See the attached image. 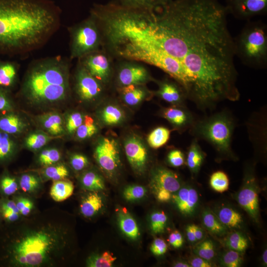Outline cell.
Returning a JSON list of instances; mask_svg holds the SVG:
<instances>
[{
  "instance_id": "484cf974",
  "label": "cell",
  "mask_w": 267,
  "mask_h": 267,
  "mask_svg": "<svg viewBox=\"0 0 267 267\" xmlns=\"http://www.w3.org/2000/svg\"><path fill=\"white\" fill-rule=\"evenodd\" d=\"M102 197L96 192L89 193L80 205L82 214L86 217H91L96 214L103 207Z\"/></svg>"
},
{
  "instance_id": "cb8c5ba5",
  "label": "cell",
  "mask_w": 267,
  "mask_h": 267,
  "mask_svg": "<svg viewBox=\"0 0 267 267\" xmlns=\"http://www.w3.org/2000/svg\"><path fill=\"white\" fill-rule=\"evenodd\" d=\"M119 225L122 232L128 238L136 239L139 235L136 221L126 209H123L118 213Z\"/></svg>"
},
{
  "instance_id": "9f6ffc18",
  "label": "cell",
  "mask_w": 267,
  "mask_h": 267,
  "mask_svg": "<svg viewBox=\"0 0 267 267\" xmlns=\"http://www.w3.org/2000/svg\"><path fill=\"white\" fill-rule=\"evenodd\" d=\"M2 213L4 218L9 222L17 221L20 215L19 213L9 210H2Z\"/></svg>"
},
{
  "instance_id": "ab89813d",
  "label": "cell",
  "mask_w": 267,
  "mask_h": 267,
  "mask_svg": "<svg viewBox=\"0 0 267 267\" xmlns=\"http://www.w3.org/2000/svg\"><path fill=\"white\" fill-rule=\"evenodd\" d=\"M15 143L9 134L0 131V160L10 157L14 152Z\"/></svg>"
},
{
  "instance_id": "ffe728a7",
  "label": "cell",
  "mask_w": 267,
  "mask_h": 267,
  "mask_svg": "<svg viewBox=\"0 0 267 267\" xmlns=\"http://www.w3.org/2000/svg\"><path fill=\"white\" fill-rule=\"evenodd\" d=\"M144 85H132L119 88L121 98L128 105L135 106L139 104L152 94Z\"/></svg>"
},
{
  "instance_id": "2e32d148",
  "label": "cell",
  "mask_w": 267,
  "mask_h": 267,
  "mask_svg": "<svg viewBox=\"0 0 267 267\" xmlns=\"http://www.w3.org/2000/svg\"><path fill=\"white\" fill-rule=\"evenodd\" d=\"M150 185L154 194L163 191L173 194L181 187V182L177 174L166 168L159 167L152 173Z\"/></svg>"
},
{
  "instance_id": "8d00e7d4",
  "label": "cell",
  "mask_w": 267,
  "mask_h": 267,
  "mask_svg": "<svg viewBox=\"0 0 267 267\" xmlns=\"http://www.w3.org/2000/svg\"><path fill=\"white\" fill-rule=\"evenodd\" d=\"M229 178L223 171H217L210 176L209 184L211 187L220 193L226 191L229 187Z\"/></svg>"
},
{
  "instance_id": "e575fe53",
  "label": "cell",
  "mask_w": 267,
  "mask_h": 267,
  "mask_svg": "<svg viewBox=\"0 0 267 267\" xmlns=\"http://www.w3.org/2000/svg\"><path fill=\"white\" fill-rule=\"evenodd\" d=\"M124 4L138 8H148L149 10L160 9L172 0H122Z\"/></svg>"
},
{
  "instance_id": "681fc988",
  "label": "cell",
  "mask_w": 267,
  "mask_h": 267,
  "mask_svg": "<svg viewBox=\"0 0 267 267\" xmlns=\"http://www.w3.org/2000/svg\"><path fill=\"white\" fill-rule=\"evenodd\" d=\"M70 164L75 170L79 171L88 166L89 161L85 155L81 154H75L71 157Z\"/></svg>"
},
{
  "instance_id": "11a10c76",
  "label": "cell",
  "mask_w": 267,
  "mask_h": 267,
  "mask_svg": "<svg viewBox=\"0 0 267 267\" xmlns=\"http://www.w3.org/2000/svg\"><path fill=\"white\" fill-rule=\"evenodd\" d=\"M11 108L10 102L5 90L0 88V111L9 110Z\"/></svg>"
},
{
  "instance_id": "6125c7cd",
  "label": "cell",
  "mask_w": 267,
  "mask_h": 267,
  "mask_svg": "<svg viewBox=\"0 0 267 267\" xmlns=\"http://www.w3.org/2000/svg\"><path fill=\"white\" fill-rule=\"evenodd\" d=\"M267 250L265 249L262 255V261L264 266H267Z\"/></svg>"
},
{
  "instance_id": "db71d44e",
  "label": "cell",
  "mask_w": 267,
  "mask_h": 267,
  "mask_svg": "<svg viewBox=\"0 0 267 267\" xmlns=\"http://www.w3.org/2000/svg\"><path fill=\"white\" fill-rule=\"evenodd\" d=\"M191 267H215L212 261L196 256L192 257L188 262Z\"/></svg>"
},
{
  "instance_id": "4316f807",
  "label": "cell",
  "mask_w": 267,
  "mask_h": 267,
  "mask_svg": "<svg viewBox=\"0 0 267 267\" xmlns=\"http://www.w3.org/2000/svg\"><path fill=\"white\" fill-rule=\"evenodd\" d=\"M26 124L18 115L10 114L0 117V131L9 134L21 133Z\"/></svg>"
},
{
  "instance_id": "6f0895ef",
  "label": "cell",
  "mask_w": 267,
  "mask_h": 267,
  "mask_svg": "<svg viewBox=\"0 0 267 267\" xmlns=\"http://www.w3.org/2000/svg\"><path fill=\"white\" fill-rule=\"evenodd\" d=\"M192 227L197 242H198L205 238V232L200 226L195 224H192Z\"/></svg>"
},
{
  "instance_id": "7402d4cb",
  "label": "cell",
  "mask_w": 267,
  "mask_h": 267,
  "mask_svg": "<svg viewBox=\"0 0 267 267\" xmlns=\"http://www.w3.org/2000/svg\"><path fill=\"white\" fill-rule=\"evenodd\" d=\"M201 222L204 227L217 236L225 235L228 229L221 222L215 213L208 208L205 209L201 214Z\"/></svg>"
},
{
  "instance_id": "d6986e66",
  "label": "cell",
  "mask_w": 267,
  "mask_h": 267,
  "mask_svg": "<svg viewBox=\"0 0 267 267\" xmlns=\"http://www.w3.org/2000/svg\"><path fill=\"white\" fill-rule=\"evenodd\" d=\"M213 212L228 229L239 230L243 228V217L238 211L232 207L222 205L217 207Z\"/></svg>"
},
{
  "instance_id": "60d3db41",
  "label": "cell",
  "mask_w": 267,
  "mask_h": 267,
  "mask_svg": "<svg viewBox=\"0 0 267 267\" xmlns=\"http://www.w3.org/2000/svg\"><path fill=\"white\" fill-rule=\"evenodd\" d=\"M49 140V137L45 134L37 132L30 134L26 139V146L31 149H39L45 145Z\"/></svg>"
},
{
  "instance_id": "277c9868",
  "label": "cell",
  "mask_w": 267,
  "mask_h": 267,
  "mask_svg": "<svg viewBox=\"0 0 267 267\" xmlns=\"http://www.w3.org/2000/svg\"><path fill=\"white\" fill-rule=\"evenodd\" d=\"M70 61L60 55L31 62L21 87V93L36 104L56 103L70 94Z\"/></svg>"
},
{
  "instance_id": "c3c4849f",
  "label": "cell",
  "mask_w": 267,
  "mask_h": 267,
  "mask_svg": "<svg viewBox=\"0 0 267 267\" xmlns=\"http://www.w3.org/2000/svg\"><path fill=\"white\" fill-rule=\"evenodd\" d=\"M1 188L3 193L10 195L14 193L18 189V184L14 178L5 176L1 180Z\"/></svg>"
},
{
  "instance_id": "8fae6325",
  "label": "cell",
  "mask_w": 267,
  "mask_h": 267,
  "mask_svg": "<svg viewBox=\"0 0 267 267\" xmlns=\"http://www.w3.org/2000/svg\"><path fill=\"white\" fill-rule=\"evenodd\" d=\"M78 61L102 85L104 86L109 82L112 66L110 58L104 52L99 50L92 52L79 59Z\"/></svg>"
},
{
  "instance_id": "bcb514c9",
  "label": "cell",
  "mask_w": 267,
  "mask_h": 267,
  "mask_svg": "<svg viewBox=\"0 0 267 267\" xmlns=\"http://www.w3.org/2000/svg\"><path fill=\"white\" fill-rule=\"evenodd\" d=\"M84 117L80 112H74L70 114L67 119L66 129L69 134H73L82 125Z\"/></svg>"
},
{
  "instance_id": "836d02e7",
  "label": "cell",
  "mask_w": 267,
  "mask_h": 267,
  "mask_svg": "<svg viewBox=\"0 0 267 267\" xmlns=\"http://www.w3.org/2000/svg\"><path fill=\"white\" fill-rule=\"evenodd\" d=\"M81 182L84 188L93 191L102 190L105 187L102 178L93 171L85 173L82 177Z\"/></svg>"
},
{
  "instance_id": "74e56055",
  "label": "cell",
  "mask_w": 267,
  "mask_h": 267,
  "mask_svg": "<svg viewBox=\"0 0 267 267\" xmlns=\"http://www.w3.org/2000/svg\"><path fill=\"white\" fill-rule=\"evenodd\" d=\"M97 130L93 119L87 115L84 117L83 123L75 133L78 139H85L94 135L97 133Z\"/></svg>"
},
{
  "instance_id": "f907efd6",
  "label": "cell",
  "mask_w": 267,
  "mask_h": 267,
  "mask_svg": "<svg viewBox=\"0 0 267 267\" xmlns=\"http://www.w3.org/2000/svg\"><path fill=\"white\" fill-rule=\"evenodd\" d=\"M16 204L20 214L24 216L28 215L33 207L32 202L26 198H18L16 202Z\"/></svg>"
},
{
  "instance_id": "91938a15",
  "label": "cell",
  "mask_w": 267,
  "mask_h": 267,
  "mask_svg": "<svg viewBox=\"0 0 267 267\" xmlns=\"http://www.w3.org/2000/svg\"><path fill=\"white\" fill-rule=\"evenodd\" d=\"M2 210H9L19 213L16 202L12 200H7L4 202L2 204Z\"/></svg>"
},
{
  "instance_id": "6da1fadb",
  "label": "cell",
  "mask_w": 267,
  "mask_h": 267,
  "mask_svg": "<svg viewBox=\"0 0 267 267\" xmlns=\"http://www.w3.org/2000/svg\"><path fill=\"white\" fill-rule=\"evenodd\" d=\"M170 30L161 50L170 77L201 111L239 100L234 40L228 11L218 0H172L160 10Z\"/></svg>"
},
{
  "instance_id": "7bdbcfd3",
  "label": "cell",
  "mask_w": 267,
  "mask_h": 267,
  "mask_svg": "<svg viewBox=\"0 0 267 267\" xmlns=\"http://www.w3.org/2000/svg\"><path fill=\"white\" fill-rule=\"evenodd\" d=\"M60 158V153L57 149L48 148L41 152L39 161L42 165L50 166L57 162Z\"/></svg>"
},
{
  "instance_id": "e0dca14e",
  "label": "cell",
  "mask_w": 267,
  "mask_h": 267,
  "mask_svg": "<svg viewBox=\"0 0 267 267\" xmlns=\"http://www.w3.org/2000/svg\"><path fill=\"white\" fill-rule=\"evenodd\" d=\"M158 89L156 94L164 101L174 105L183 106L186 98L180 85L175 82L165 79L158 82Z\"/></svg>"
},
{
  "instance_id": "d6a6232c",
  "label": "cell",
  "mask_w": 267,
  "mask_h": 267,
  "mask_svg": "<svg viewBox=\"0 0 267 267\" xmlns=\"http://www.w3.org/2000/svg\"><path fill=\"white\" fill-rule=\"evenodd\" d=\"M219 263L221 266L224 267H239L243 263L242 253L228 249L220 255Z\"/></svg>"
},
{
  "instance_id": "816d5d0a",
  "label": "cell",
  "mask_w": 267,
  "mask_h": 267,
  "mask_svg": "<svg viewBox=\"0 0 267 267\" xmlns=\"http://www.w3.org/2000/svg\"><path fill=\"white\" fill-rule=\"evenodd\" d=\"M168 246L165 241L161 238H156L153 241L150 250L155 255L159 256L165 254L167 251Z\"/></svg>"
},
{
  "instance_id": "d590c367",
  "label": "cell",
  "mask_w": 267,
  "mask_h": 267,
  "mask_svg": "<svg viewBox=\"0 0 267 267\" xmlns=\"http://www.w3.org/2000/svg\"><path fill=\"white\" fill-rule=\"evenodd\" d=\"M117 259L113 254L105 251L101 254H95L87 260V264L89 267H110Z\"/></svg>"
},
{
  "instance_id": "ba28073f",
  "label": "cell",
  "mask_w": 267,
  "mask_h": 267,
  "mask_svg": "<svg viewBox=\"0 0 267 267\" xmlns=\"http://www.w3.org/2000/svg\"><path fill=\"white\" fill-rule=\"evenodd\" d=\"M259 187L253 170H246L243 183L234 198L238 204L258 223L260 219Z\"/></svg>"
},
{
  "instance_id": "44dd1931",
  "label": "cell",
  "mask_w": 267,
  "mask_h": 267,
  "mask_svg": "<svg viewBox=\"0 0 267 267\" xmlns=\"http://www.w3.org/2000/svg\"><path fill=\"white\" fill-rule=\"evenodd\" d=\"M206 157L196 138L191 141L187 153L186 164L190 171L196 175L199 172Z\"/></svg>"
},
{
  "instance_id": "ac0fdd59",
  "label": "cell",
  "mask_w": 267,
  "mask_h": 267,
  "mask_svg": "<svg viewBox=\"0 0 267 267\" xmlns=\"http://www.w3.org/2000/svg\"><path fill=\"white\" fill-rule=\"evenodd\" d=\"M161 115L175 128L180 130L189 129L195 121L191 112L183 106L174 105L164 108Z\"/></svg>"
},
{
  "instance_id": "7c38bea8",
  "label": "cell",
  "mask_w": 267,
  "mask_h": 267,
  "mask_svg": "<svg viewBox=\"0 0 267 267\" xmlns=\"http://www.w3.org/2000/svg\"><path fill=\"white\" fill-rule=\"evenodd\" d=\"M225 6L228 14L247 21L267 12V0H226Z\"/></svg>"
},
{
  "instance_id": "9a60e30c",
  "label": "cell",
  "mask_w": 267,
  "mask_h": 267,
  "mask_svg": "<svg viewBox=\"0 0 267 267\" xmlns=\"http://www.w3.org/2000/svg\"><path fill=\"white\" fill-rule=\"evenodd\" d=\"M173 203L178 211L186 217L194 216L199 204V194L190 185L182 186L172 196Z\"/></svg>"
},
{
  "instance_id": "f5cc1de1",
  "label": "cell",
  "mask_w": 267,
  "mask_h": 267,
  "mask_svg": "<svg viewBox=\"0 0 267 267\" xmlns=\"http://www.w3.org/2000/svg\"><path fill=\"white\" fill-rule=\"evenodd\" d=\"M168 241L170 245L175 248H180L184 242L182 235L178 230H175L169 235Z\"/></svg>"
},
{
  "instance_id": "1f68e13d",
  "label": "cell",
  "mask_w": 267,
  "mask_h": 267,
  "mask_svg": "<svg viewBox=\"0 0 267 267\" xmlns=\"http://www.w3.org/2000/svg\"><path fill=\"white\" fill-rule=\"evenodd\" d=\"M193 251L195 255L212 261L216 256V246L210 238H204L196 243Z\"/></svg>"
},
{
  "instance_id": "f35d334b",
  "label": "cell",
  "mask_w": 267,
  "mask_h": 267,
  "mask_svg": "<svg viewBox=\"0 0 267 267\" xmlns=\"http://www.w3.org/2000/svg\"><path fill=\"white\" fill-rule=\"evenodd\" d=\"M168 217L162 211L153 213L150 218V228L154 234L163 233L166 228Z\"/></svg>"
},
{
  "instance_id": "30bf717a",
  "label": "cell",
  "mask_w": 267,
  "mask_h": 267,
  "mask_svg": "<svg viewBox=\"0 0 267 267\" xmlns=\"http://www.w3.org/2000/svg\"><path fill=\"white\" fill-rule=\"evenodd\" d=\"M95 158L99 167L108 174L114 173L120 164L119 144L112 137H101L94 149Z\"/></svg>"
},
{
  "instance_id": "52a82bcc",
  "label": "cell",
  "mask_w": 267,
  "mask_h": 267,
  "mask_svg": "<svg viewBox=\"0 0 267 267\" xmlns=\"http://www.w3.org/2000/svg\"><path fill=\"white\" fill-rule=\"evenodd\" d=\"M70 34V59L82 58L99 50L102 43L100 26L93 15L68 28Z\"/></svg>"
},
{
  "instance_id": "7dc6e473",
  "label": "cell",
  "mask_w": 267,
  "mask_h": 267,
  "mask_svg": "<svg viewBox=\"0 0 267 267\" xmlns=\"http://www.w3.org/2000/svg\"><path fill=\"white\" fill-rule=\"evenodd\" d=\"M167 160L171 166L174 167H179L184 163V155L180 150L173 149L168 153Z\"/></svg>"
},
{
  "instance_id": "ee69618b",
  "label": "cell",
  "mask_w": 267,
  "mask_h": 267,
  "mask_svg": "<svg viewBox=\"0 0 267 267\" xmlns=\"http://www.w3.org/2000/svg\"><path fill=\"white\" fill-rule=\"evenodd\" d=\"M40 181L37 177L31 174L22 175L19 180L21 189L25 192H32L38 188Z\"/></svg>"
},
{
  "instance_id": "5bb4252c",
  "label": "cell",
  "mask_w": 267,
  "mask_h": 267,
  "mask_svg": "<svg viewBox=\"0 0 267 267\" xmlns=\"http://www.w3.org/2000/svg\"><path fill=\"white\" fill-rule=\"evenodd\" d=\"M124 149L127 159L134 171L143 172L148 160V152L143 141L138 136L132 135L124 142Z\"/></svg>"
},
{
  "instance_id": "b9f144b4",
  "label": "cell",
  "mask_w": 267,
  "mask_h": 267,
  "mask_svg": "<svg viewBox=\"0 0 267 267\" xmlns=\"http://www.w3.org/2000/svg\"><path fill=\"white\" fill-rule=\"evenodd\" d=\"M44 175L48 179L56 181L63 179L69 175L66 167L63 165L49 166L44 170Z\"/></svg>"
},
{
  "instance_id": "9c48e42d",
  "label": "cell",
  "mask_w": 267,
  "mask_h": 267,
  "mask_svg": "<svg viewBox=\"0 0 267 267\" xmlns=\"http://www.w3.org/2000/svg\"><path fill=\"white\" fill-rule=\"evenodd\" d=\"M75 74L74 90L84 102H94L103 95L104 85L92 77L78 61Z\"/></svg>"
},
{
  "instance_id": "83f0119b",
  "label": "cell",
  "mask_w": 267,
  "mask_h": 267,
  "mask_svg": "<svg viewBox=\"0 0 267 267\" xmlns=\"http://www.w3.org/2000/svg\"><path fill=\"white\" fill-rule=\"evenodd\" d=\"M74 188L73 183L69 180L54 181L50 188V195L55 201L62 202L72 195Z\"/></svg>"
},
{
  "instance_id": "680465c9",
  "label": "cell",
  "mask_w": 267,
  "mask_h": 267,
  "mask_svg": "<svg viewBox=\"0 0 267 267\" xmlns=\"http://www.w3.org/2000/svg\"><path fill=\"white\" fill-rule=\"evenodd\" d=\"M185 232L187 239L190 243L192 244H196L197 243L192 227V224H188L186 226Z\"/></svg>"
},
{
  "instance_id": "94428289",
  "label": "cell",
  "mask_w": 267,
  "mask_h": 267,
  "mask_svg": "<svg viewBox=\"0 0 267 267\" xmlns=\"http://www.w3.org/2000/svg\"><path fill=\"white\" fill-rule=\"evenodd\" d=\"M175 267H191L189 263L184 261H179L174 264Z\"/></svg>"
},
{
  "instance_id": "603a6c76",
  "label": "cell",
  "mask_w": 267,
  "mask_h": 267,
  "mask_svg": "<svg viewBox=\"0 0 267 267\" xmlns=\"http://www.w3.org/2000/svg\"><path fill=\"white\" fill-rule=\"evenodd\" d=\"M19 65L14 61L0 60V88L5 90L16 82Z\"/></svg>"
},
{
  "instance_id": "4dcf8cb0",
  "label": "cell",
  "mask_w": 267,
  "mask_h": 267,
  "mask_svg": "<svg viewBox=\"0 0 267 267\" xmlns=\"http://www.w3.org/2000/svg\"><path fill=\"white\" fill-rule=\"evenodd\" d=\"M41 122L44 128L52 135H57L63 133V121L58 114H47L42 118Z\"/></svg>"
},
{
  "instance_id": "7a4b0ae2",
  "label": "cell",
  "mask_w": 267,
  "mask_h": 267,
  "mask_svg": "<svg viewBox=\"0 0 267 267\" xmlns=\"http://www.w3.org/2000/svg\"><path fill=\"white\" fill-rule=\"evenodd\" d=\"M61 10L51 0H0V55L23 56L59 29Z\"/></svg>"
},
{
  "instance_id": "3957f363",
  "label": "cell",
  "mask_w": 267,
  "mask_h": 267,
  "mask_svg": "<svg viewBox=\"0 0 267 267\" xmlns=\"http://www.w3.org/2000/svg\"><path fill=\"white\" fill-rule=\"evenodd\" d=\"M67 235L62 221L57 217L36 218L23 223L10 245L11 263L21 267L56 265L64 259Z\"/></svg>"
},
{
  "instance_id": "f6af8a7d",
  "label": "cell",
  "mask_w": 267,
  "mask_h": 267,
  "mask_svg": "<svg viewBox=\"0 0 267 267\" xmlns=\"http://www.w3.org/2000/svg\"><path fill=\"white\" fill-rule=\"evenodd\" d=\"M146 190L141 185H133L127 187L124 191L125 198L130 201L141 199L146 194Z\"/></svg>"
},
{
  "instance_id": "5b68a950",
  "label": "cell",
  "mask_w": 267,
  "mask_h": 267,
  "mask_svg": "<svg viewBox=\"0 0 267 267\" xmlns=\"http://www.w3.org/2000/svg\"><path fill=\"white\" fill-rule=\"evenodd\" d=\"M235 127L231 115L222 111L195 121L189 130L196 139L208 142L219 155L234 159L231 143Z\"/></svg>"
},
{
  "instance_id": "4fadbf2b",
  "label": "cell",
  "mask_w": 267,
  "mask_h": 267,
  "mask_svg": "<svg viewBox=\"0 0 267 267\" xmlns=\"http://www.w3.org/2000/svg\"><path fill=\"white\" fill-rule=\"evenodd\" d=\"M116 80L119 88L132 85H145L154 80L145 67L130 62L120 65Z\"/></svg>"
},
{
  "instance_id": "f1b7e54d",
  "label": "cell",
  "mask_w": 267,
  "mask_h": 267,
  "mask_svg": "<svg viewBox=\"0 0 267 267\" xmlns=\"http://www.w3.org/2000/svg\"><path fill=\"white\" fill-rule=\"evenodd\" d=\"M225 246L241 253H244L249 245L248 240L241 231L233 230L224 239Z\"/></svg>"
},
{
  "instance_id": "f546056e",
  "label": "cell",
  "mask_w": 267,
  "mask_h": 267,
  "mask_svg": "<svg viewBox=\"0 0 267 267\" xmlns=\"http://www.w3.org/2000/svg\"><path fill=\"white\" fill-rule=\"evenodd\" d=\"M171 131L164 127H158L152 130L148 134L147 141L149 145L153 149L159 148L169 141Z\"/></svg>"
},
{
  "instance_id": "d4e9b609",
  "label": "cell",
  "mask_w": 267,
  "mask_h": 267,
  "mask_svg": "<svg viewBox=\"0 0 267 267\" xmlns=\"http://www.w3.org/2000/svg\"><path fill=\"white\" fill-rule=\"evenodd\" d=\"M99 116L102 123L108 126L118 125L121 124L125 118L123 110L114 104L105 106L101 109Z\"/></svg>"
},
{
  "instance_id": "8992f818",
  "label": "cell",
  "mask_w": 267,
  "mask_h": 267,
  "mask_svg": "<svg viewBox=\"0 0 267 267\" xmlns=\"http://www.w3.org/2000/svg\"><path fill=\"white\" fill-rule=\"evenodd\" d=\"M235 56L246 66L264 69L267 65V26L262 21H248L234 38Z\"/></svg>"
}]
</instances>
